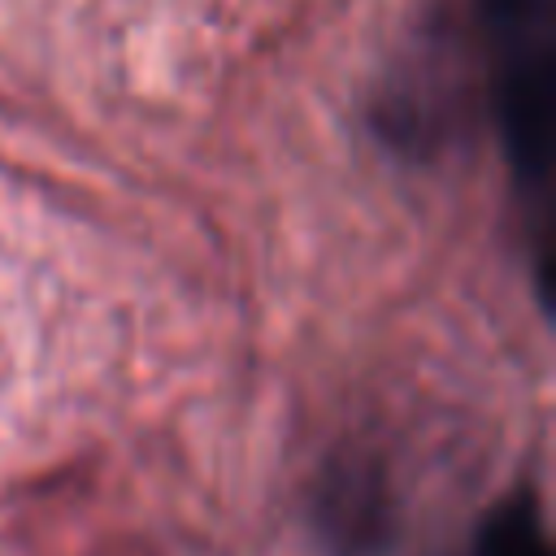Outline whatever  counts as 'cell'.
Wrapping results in <instances>:
<instances>
[{"label":"cell","mask_w":556,"mask_h":556,"mask_svg":"<svg viewBox=\"0 0 556 556\" xmlns=\"http://www.w3.org/2000/svg\"><path fill=\"white\" fill-rule=\"evenodd\" d=\"M508 169L543 195L556 148V0H478Z\"/></svg>","instance_id":"1"},{"label":"cell","mask_w":556,"mask_h":556,"mask_svg":"<svg viewBox=\"0 0 556 556\" xmlns=\"http://www.w3.org/2000/svg\"><path fill=\"white\" fill-rule=\"evenodd\" d=\"M473 556H552V539L539 517V504L526 491L495 504L491 517L478 526Z\"/></svg>","instance_id":"2"}]
</instances>
